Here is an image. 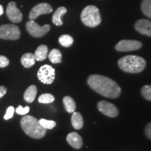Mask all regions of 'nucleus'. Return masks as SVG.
<instances>
[{
  "mask_svg": "<svg viewBox=\"0 0 151 151\" xmlns=\"http://www.w3.org/2000/svg\"><path fill=\"white\" fill-rule=\"evenodd\" d=\"M88 84L92 90L105 97L116 99L121 94V88L112 79L104 76H90Z\"/></svg>",
  "mask_w": 151,
  "mask_h": 151,
  "instance_id": "nucleus-1",
  "label": "nucleus"
},
{
  "mask_svg": "<svg viewBox=\"0 0 151 151\" xmlns=\"http://www.w3.org/2000/svg\"><path fill=\"white\" fill-rule=\"evenodd\" d=\"M20 125L24 133L33 139H41L46 134V129L41 125L37 118L32 116H24L20 120Z\"/></svg>",
  "mask_w": 151,
  "mask_h": 151,
  "instance_id": "nucleus-2",
  "label": "nucleus"
},
{
  "mask_svg": "<svg viewBox=\"0 0 151 151\" xmlns=\"http://www.w3.org/2000/svg\"><path fill=\"white\" fill-rule=\"evenodd\" d=\"M118 66L124 72L138 73L146 67V62L143 58L137 55H127L118 60Z\"/></svg>",
  "mask_w": 151,
  "mask_h": 151,
  "instance_id": "nucleus-3",
  "label": "nucleus"
},
{
  "mask_svg": "<svg viewBox=\"0 0 151 151\" xmlns=\"http://www.w3.org/2000/svg\"><path fill=\"white\" fill-rule=\"evenodd\" d=\"M81 18L83 23L89 27H97L101 22L99 9L93 5L88 6L83 10Z\"/></svg>",
  "mask_w": 151,
  "mask_h": 151,
  "instance_id": "nucleus-4",
  "label": "nucleus"
},
{
  "mask_svg": "<svg viewBox=\"0 0 151 151\" xmlns=\"http://www.w3.org/2000/svg\"><path fill=\"white\" fill-rule=\"evenodd\" d=\"M20 37V30L15 24H3L0 26V39L17 40Z\"/></svg>",
  "mask_w": 151,
  "mask_h": 151,
  "instance_id": "nucleus-5",
  "label": "nucleus"
},
{
  "mask_svg": "<svg viewBox=\"0 0 151 151\" xmlns=\"http://www.w3.org/2000/svg\"><path fill=\"white\" fill-rule=\"evenodd\" d=\"M37 77L43 83L47 85L52 84L55 77V70L50 65H43L38 71Z\"/></svg>",
  "mask_w": 151,
  "mask_h": 151,
  "instance_id": "nucleus-6",
  "label": "nucleus"
},
{
  "mask_svg": "<svg viewBox=\"0 0 151 151\" xmlns=\"http://www.w3.org/2000/svg\"><path fill=\"white\" fill-rule=\"evenodd\" d=\"M26 29L32 37H42L50 31V26L49 24L40 26L34 20H29L26 23Z\"/></svg>",
  "mask_w": 151,
  "mask_h": 151,
  "instance_id": "nucleus-7",
  "label": "nucleus"
},
{
  "mask_svg": "<svg viewBox=\"0 0 151 151\" xmlns=\"http://www.w3.org/2000/svg\"><path fill=\"white\" fill-rule=\"evenodd\" d=\"M142 43L135 40H122L116 46V50L120 52L134 51L140 49Z\"/></svg>",
  "mask_w": 151,
  "mask_h": 151,
  "instance_id": "nucleus-8",
  "label": "nucleus"
},
{
  "mask_svg": "<svg viewBox=\"0 0 151 151\" xmlns=\"http://www.w3.org/2000/svg\"><path fill=\"white\" fill-rule=\"evenodd\" d=\"M52 11V6L48 3H41L36 5L30 11L29 18L30 20H35L43 14H48Z\"/></svg>",
  "mask_w": 151,
  "mask_h": 151,
  "instance_id": "nucleus-9",
  "label": "nucleus"
},
{
  "mask_svg": "<svg viewBox=\"0 0 151 151\" xmlns=\"http://www.w3.org/2000/svg\"><path fill=\"white\" fill-rule=\"evenodd\" d=\"M97 108L101 113L110 118H115L118 116L119 113L118 109L116 106L106 101H99L97 104Z\"/></svg>",
  "mask_w": 151,
  "mask_h": 151,
  "instance_id": "nucleus-10",
  "label": "nucleus"
},
{
  "mask_svg": "<svg viewBox=\"0 0 151 151\" xmlns=\"http://www.w3.org/2000/svg\"><path fill=\"white\" fill-rule=\"evenodd\" d=\"M6 15L9 20L14 23L20 22L22 19V13L17 8L16 4L14 1H11L7 6Z\"/></svg>",
  "mask_w": 151,
  "mask_h": 151,
  "instance_id": "nucleus-11",
  "label": "nucleus"
},
{
  "mask_svg": "<svg viewBox=\"0 0 151 151\" xmlns=\"http://www.w3.org/2000/svg\"><path fill=\"white\" fill-rule=\"evenodd\" d=\"M135 29L141 35L151 37V21L146 19L138 20L135 23Z\"/></svg>",
  "mask_w": 151,
  "mask_h": 151,
  "instance_id": "nucleus-12",
  "label": "nucleus"
},
{
  "mask_svg": "<svg viewBox=\"0 0 151 151\" xmlns=\"http://www.w3.org/2000/svg\"><path fill=\"white\" fill-rule=\"evenodd\" d=\"M67 141L68 143L71 147L75 149H81L83 146L82 137L76 132H71L67 137Z\"/></svg>",
  "mask_w": 151,
  "mask_h": 151,
  "instance_id": "nucleus-13",
  "label": "nucleus"
},
{
  "mask_svg": "<svg viewBox=\"0 0 151 151\" xmlns=\"http://www.w3.org/2000/svg\"><path fill=\"white\" fill-rule=\"evenodd\" d=\"M67 9L65 6H60L55 11L53 16H52V21L54 24L57 26H61L63 24L62 20V17L67 13Z\"/></svg>",
  "mask_w": 151,
  "mask_h": 151,
  "instance_id": "nucleus-14",
  "label": "nucleus"
},
{
  "mask_svg": "<svg viewBox=\"0 0 151 151\" xmlns=\"http://www.w3.org/2000/svg\"><path fill=\"white\" fill-rule=\"evenodd\" d=\"M48 48L46 45H41L38 47L35 52V56L36 60L37 61H43L46 60L48 56Z\"/></svg>",
  "mask_w": 151,
  "mask_h": 151,
  "instance_id": "nucleus-15",
  "label": "nucleus"
},
{
  "mask_svg": "<svg viewBox=\"0 0 151 151\" xmlns=\"http://www.w3.org/2000/svg\"><path fill=\"white\" fill-rule=\"evenodd\" d=\"M37 93V88L35 86H30L26 90L24 94V99L28 103H32L35 101Z\"/></svg>",
  "mask_w": 151,
  "mask_h": 151,
  "instance_id": "nucleus-16",
  "label": "nucleus"
},
{
  "mask_svg": "<svg viewBox=\"0 0 151 151\" xmlns=\"http://www.w3.org/2000/svg\"><path fill=\"white\" fill-rule=\"evenodd\" d=\"M71 124L76 129H80L83 127L84 124L83 118L80 113L73 112L71 116Z\"/></svg>",
  "mask_w": 151,
  "mask_h": 151,
  "instance_id": "nucleus-17",
  "label": "nucleus"
},
{
  "mask_svg": "<svg viewBox=\"0 0 151 151\" xmlns=\"http://www.w3.org/2000/svg\"><path fill=\"white\" fill-rule=\"evenodd\" d=\"M36 58L35 55L32 53H28L24 54L21 58V64L24 67L29 68L35 64Z\"/></svg>",
  "mask_w": 151,
  "mask_h": 151,
  "instance_id": "nucleus-18",
  "label": "nucleus"
},
{
  "mask_svg": "<svg viewBox=\"0 0 151 151\" xmlns=\"http://www.w3.org/2000/svg\"><path fill=\"white\" fill-rule=\"evenodd\" d=\"M63 104L65 106V108L66 111L68 113H73L76 108V103L72 98L69 96H66L64 97L63 99Z\"/></svg>",
  "mask_w": 151,
  "mask_h": 151,
  "instance_id": "nucleus-19",
  "label": "nucleus"
},
{
  "mask_svg": "<svg viewBox=\"0 0 151 151\" xmlns=\"http://www.w3.org/2000/svg\"><path fill=\"white\" fill-rule=\"evenodd\" d=\"M48 58L50 61L53 64L60 63L62 62V53L58 49H52L49 52Z\"/></svg>",
  "mask_w": 151,
  "mask_h": 151,
  "instance_id": "nucleus-20",
  "label": "nucleus"
},
{
  "mask_svg": "<svg viewBox=\"0 0 151 151\" xmlns=\"http://www.w3.org/2000/svg\"><path fill=\"white\" fill-rule=\"evenodd\" d=\"M59 43L64 47H70L73 43V39L69 35H63L59 38Z\"/></svg>",
  "mask_w": 151,
  "mask_h": 151,
  "instance_id": "nucleus-21",
  "label": "nucleus"
},
{
  "mask_svg": "<svg viewBox=\"0 0 151 151\" xmlns=\"http://www.w3.org/2000/svg\"><path fill=\"white\" fill-rule=\"evenodd\" d=\"M141 10L145 16L151 18V0H143Z\"/></svg>",
  "mask_w": 151,
  "mask_h": 151,
  "instance_id": "nucleus-22",
  "label": "nucleus"
},
{
  "mask_svg": "<svg viewBox=\"0 0 151 151\" xmlns=\"http://www.w3.org/2000/svg\"><path fill=\"white\" fill-rule=\"evenodd\" d=\"M38 101L41 104H50L55 101V97L51 94H43L39 97Z\"/></svg>",
  "mask_w": 151,
  "mask_h": 151,
  "instance_id": "nucleus-23",
  "label": "nucleus"
},
{
  "mask_svg": "<svg viewBox=\"0 0 151 151\" xmlns=\"http://www.w3.org/2000/svg\"><path fill=\"white\" fill-rule=\"evenodd\" d=\"M41 125L45 129H52L56 126V122L53 120H49L46 119H40L39 120Z\"/></svg>",
  "mask_w": 151,
  "mask_h": 151,
  "instance_id": "nucleus-24",
  "label": "nucleus"
},
{
  "mask_svg": "<svg viewBox=\"0 0 151 151\" xmlns=\"http://www.w3.org/2000/svg\"><path fill=\"white\" fill-rule=\"evenodd\" d=\"M141 94L145 99L151 101V86L146 85L143 86L141 89Z\"/></svg>",
  "mask_w": 151,
  "mask_h": 151,
  "instance_id": "nucleus-25",
  "label": "nucleus"
},
{
  "mask_svg": "<svg viewBox=\"0 0 151 151\" xmlns=\"http://www.w3.org/2000/svg\"><path fill=\"white\" fill-rule=\"evenodd\" d=\"M29 106H25L22 107V106H18V108L16 109V112L19 115H22V116H24V115H26L27 113H29Z\"/></svg>",
  "mask_w": 151,
  "mask_h": 151,
  "instance_id": "nucleus-26",
  "label": "nucleus"
},
{
  "mask_svg": "<svg viewBox=\"0 0 151 151\" xmlns=\"http://www.w3.org/2000/svg\"><path fill=\"white\" fill-rule=\"evenodd\" d=\"M15 112V109L14 106H9L8 109H7L6 112V114L4 116V118L5 120H9V119L12 118L13 116H14Z\"/></svg>",
  "mask_w": 151,
  "mask_h": 151,
  "instance_id": "nucleus-27",
  "label": "nucleus"
},
{
  "mask_svg": "<svg viewBox=\"0 0 151 151\" xmlns=\"http://www.w3.org/2000/svg\"><path fill=\"white\" fill-rule=\"evenodd\" d=\"M9 65V60L6 57L0 55V68L7 67Z\"/></svg>",
  "mask_w": 151,
  "mask_h": 151,
  "instance_id": "nucleus-28",
  "label": "nucleus"
},
{
  "mask_svg": "<svg viewBox=\"0 0 151 151\" xmlns=\"http://www.w3.org/2000/svg\"><path fill=\"white\" fill-rule=\"evenodd\" d=\"M145 133H146L147 137L151 139V122L146 125V129H145Z\"/></svg>",
  "mask_w": 151,
  "mask_h": 151,
  "instance_id": "nucleus-29",
  "label": "nucleus"
},
{
  "mask_svg": "<svg viewBox=\"0 0 151 151\" xmlns=\"http://www.w3.org/2000/svg\"><path fill=\"white\" fill-rule=\"evenodd\" d=\"M6 91L7 89L5 86H0V99H1L4 94H6Z\"/></svg>",
  "mask_w": 151,
  "mask_h": 151,
  "instance_id": "nucleus-30",
  "label": "nucleus"
},
{
  "mask_svg": "<svg viewBox=\"0 0 151 151\" xmlns=\"http://www.w3.org/2000/svg\"><path fill=\"white\" fill-rule=\"evenodd\" d=\"M4 14V8L3 6L0 4V16H1Z\"/></svg>",
  "mask_w": 151,
  "mask_h": 151,
  "instance_id": "nucleus-31",
  "label": "nucleus"
}]
</instances>
